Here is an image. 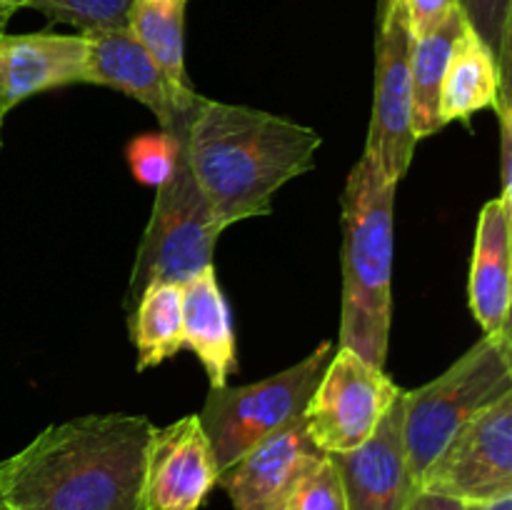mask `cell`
Here are the masks:
<instances>
[{"label": "cell", "instance_id": "6da1fadb", "mask_svg": "<svg viewBox=\"0 0 512 510\" xmlns=\"http://www.w3.org/2000/svg\"><path fill=\"white\" fill-rule=\"evenodd\" d=\"M145 415H80L48 425L0 463L8 510H145Z\"/></svg>", "mask_w": 512, "mask_h": 510}, {"label": "cell", "instance_id": "7a4b0ae2", "mask_svg": "<svg viewBox=\"0 0 512 510\" xmlns=\"http://www.w3.org/2000/svg\"><path fill=\"white\" fill-rule=\"evenodd\" d=\"M318 130L295 120L200 95L185 135L198 188L220 228L273 210V195L315 168Z\"/></svg>", "mask_w": 512, "mask_h": 510}, {"label": "cell", "instance_id": "3957f363", "mask_svg": "<svg viewBox=\"0 0 512 510\" xmlns=\"http://www.w3.org/2000/svg\"><path fill=\"white\" fill-rule=\"evenodd\" d=\"M395 190L368 153L360 155L343 198V308L338 348L385 368L393 325Z\"/></svg>", "mask_w": 512, "mask_h": 510}, {"label": "cell", "instance_id": "277c9868", "mask_svg": "<svg viewBox=\"0 0 512 510\" xmlns=\"http://www.w3.org/2000/svg\"><path fill=\"white\" fill-rule=\"evenodd\" d=\"M508 393L512 335H483L443 375L405 393L403 433L415 483L475 415Z\"/></svg>", "mask_w": 512, "mask_h": 510}, {"label": "cell", "instance_id": "5b68a950", "mask_svg": "<svg viewBox=\"0 0 512 510\" xmlns=\"http://www.w3.org/2000/svg\"><path fill=\"white\" fill-rule=\"evenodd\" d=\"M188 135V130H185ZM185 135L170 175L155 188L148 228L138 245L135 265L130 270L125 308H133L138 295L150 283H180L213 268L215 245L223 228L215 220L213 208L193 178L185 153Z\"/></svg>", "mask_w": 512, "mask_h": 510}, {"label": "cell", "instance_id": "8992f818", "mask_svg": "<svg viewBox=\"0 0 512 510\" xmlns=\"http://www.w3.org/2000/svg\"><path fill=\"white\" fill-rule=\"evenodd\" d=\"M335 353L333 340H323L300 363L238 388L213 390L205 398L203 410L198 413L208 443L213 448L218 470H228L250 448L263 443L298 420L305 413L318 385L320 375L328 368Z\"/></svg>", "mask_w": 512, "mask_h": 510}, {"label": "cell", "instance_id": "52a82bcc", "mask_svg": "<svg viewBox=\"0 0 512 510\" xmlns=\"http://www.w3.org/2000/svg\"><path fill=\"white\" fill-rule=\"evenodd\" d=\"M413 30L403 0H380L375 33V88L365 153L398 185L408 175L418 138L413 133Z\"/></svg>", "mask_w": 512, "mask_h": 510}, {"label": "cell", "instance_id": "ba28073f", "mask_svg": "<svg viewBox=\"0 0 512 510\" xmlns=\"http://www.w3.org/2000/svg\"><path fill=\"white\" fill-rule=\"evenodd\" d=\"M398 395L400 388L383 368L335 345L303 413L305 430L325 455L348 453L375 433Z\"/></svg>", "mask_w": 512, "mask_h": 510}, {"label": "cell", "instance_id": "9c48e42d", "mask_svg": "<svg viewBox=\"0 0 512 510\" xmlns=\"http://www.w3.org/2000/svg\"><path fill=\"white\" fill-rule=\"evenodd\" d=\"M418 490L465 505L512 495V393L475 415L445 445Z\"/></svg>", "mask_w": 512, "mask_h": 510}, {"label": "cell", "instance_id": "30bf717a", "mask_svg": "<svg viewBox=\"0 0 512 510\" xmlns=\"http://www.w3.org/2000/svg\"><path fill=\"white\" fill-rule=\"evenodd\" d=\"M405 390L375 433L348 453L328 455L338 470L345 510H405L418 493L405 448Z\"/></svg>", "mask_w": 512, "mask_h": 510}, {"label": "cell", "instance_id": "8fae6325", "mask_svg": "<svg viewBox=\"0 0 512 510\" xmlns=\"http://www.w3.org/2000/svg\"><path fill=\"white\" fill-rule=\"evenodd\" d=\"M83 35L88 40L85 83L105 85L143 103L153 110L160 130H170L180 118L193 113L200 98L195 88L173 83L128 28L93 30Z\"/></svg>", "mask_w": 512, "mask_h": 510}, {"label": "cell", "instance_id": "7c38bea8", "mask_svg": "<svg viewBox=\"0 0 512 510\" xmlns=\"http://www.w3.org/2000/svg\"><path fill=\"white\" fill-rule=\"evenodd\" d=\"M218 478L198 415L153 430L145 460V510H200Z\"/></svg>", "mask_w": 512, "mask_h": 510}, {"label": "cell", "instance_id": "4fadbf2b", "mask_svg": "<svg viewBox=\"0 0 512 510\" xmlns=\"http://www.w3.org/2000/svg\"><path fill=\"white\" fill-rule=\"evenodd\" d=\"M323 458L300 415L223 470L218 485L228 493L233 510H275L283 495Z\"/></svg>", "mask_w": 512, "mask_h": 510}, {"label": "cell", "instance_id": "5bb4252c", "mask_svg": "<svg viewBox=\"0 0 512 510\" xmlns=\"http://www.w3.org/2000/svg\"><path fill=\"white\" fill-rule=\"evenodd\" d=\"M88 40L83 33H0V125L23 100L60 85L85 83Z\"/></svg>", "mask_w": 512, "mask_h": 510}, {"label": "cell", "instance_id": "9a60e30c", "mask_svg": "<svg viewBox=\"0 0 512 510\" xmlns=\"http://www.w3.org/2000/svg\"><path fill=\"white\" fill-rule=\"evenodd\" d=\"M512 198L483 205L468 275V305L485 335H512L510 328Z\"/></svg>", "mask_w": 512, "mask_h": 510}, {"label": "cell", "instance_id": "2e32d148", "mask_svg": "<svg viewBox=\"0 0 512 510\" xmlns=\"http://www.w3.org/2000/svg\"><path fill=\"white\" fill-rule=\"evenodd\" d=\"M183 348L198 355L213 390L225 388L238 368L233 318L215 265L183 283Z\"/></svg>", "mask_w": 512, "mask_h": 510}, {"label": "cell", "instance_id": "e0dca14e", "mask_svg": "<svg viewBox=\"0 0 512 510\" xmlns=\"http://www.w3.org/2000/svg\"><path fill=\"white\" fill-rule=\"evenodd\" d=\"M503 93L510 95V88L505 85L493 55L473 30L465 28L445 68L443 88H440V118L445 125L453 120L468 123L480 110L495 108Z\"/></svg>", "mask_w": 512, "mask_h": 510}, {"label": "cell", "instance_id": "ac0fdd59", "mask_svg": "<svg viewBox=\"0 0 512 510\" xmlns=\"http://www.w3.org/2000/svg\"><path fill=\"white\" fill-rule=\"evenodd\" d=\"M465 28L468 25L463 13L453 10L438 30L415 38L410 78H413V133L418 140L430 138L445 128L440 118V88H443L450 53Z\"/></svg>", "mask_w": 512, "mask_h": 510}, {"label": "cell", "instance_id": "d6986e66", "mask_svg": "<svg viewBox=\"0 0 512 510\" xmlns=\"http://www.w3.org/2000/svg\"><path fill=\"white\" fill-rule=\"evenodd\" d=\"M130 338L138 370H148L183 350V285L150 283L130 313Z\"/></svg>", "mask_w": 512, "mask_h": 510}, {"label": "cell", "instance_id": "ffe728a7", "mask_svg": "<svg viewBox=\"0 0 512 510\" xmlns=\"http://www.w3.org/2000/svg\"><path fill=\"white\" fill-rule=\"evenodd\" d=\"M190 0H133L128 30L173 83L193 88L185 70V10Z\"/></svg>", "mask_w": 512, "mask_h": 510}, {"label": "cell", "instance_id": "44dd1931", "mask_svg": "<svg viewBox=\"0 0 512 510\" xmlns=\"http://www.w3.org/2000/svg\"><path fill=\"white\" fill-rule=\"evenodd\" d=\"M465 25L490 50L510 88L512 70V0H458Z\"/></svg>", "mask_w": 512, "mask_h": 510}, {"label": "cell", "instance_id": "7402d4cb", "mask_svg": "<svg viewBox=\"0 0 512 510\" xmlns=\"http://www.w3.org/2000/svg\"><path fill=\"white\" fill-rule=\"evenodd\" d=\"M133 0H23V8L43 13L53 23L78 28V33L93 30L128 28V13Z\"/></svg>", "mask_w": 512, "mask_h": 510}, {"label": "cell", "instance_id": "603a6c76", "mask_svg": "<svg viewBox=\"0 0 512 510\" xmlns=\"http://www.w3.org/2000/svg\"><path fill=\"white\" fill-rule=\"evenodd\" d=\"M190 115L180 118L170 130H160L155 135H143V138H135L128 145V165L140 183L150 185V188H160L165 183V178L173 170L180 138L188 130Z\"/></svg>", "mask_w": 512, "mask_h": 510}, {"label": "cell", "instance_id": "cb8c5ba5", "mask_svg": "<svg viewBox=\"0 0 512 510\" xmlns=\"http://www.w3.org/2000/svg\"><path fill=\"white\" fill-rule=\"evenodd\" d=\"M275 510H345L343 488L333 460L325 455L283 495Z\"/></svg>", "mask_w": 512, "mask_h": 510}, {"label": "cell", "instance_id": "d4e9b609", "mask_svg": "<svg viewBox=\"0 0 512 510\" xmlns=\"http://www.w3.org/2000/svg\"><path fill=\"white\" fill-rule=\"evenodd\" d=\"M403 5L413 38H423L438 30L448 20V15L458 10V0H403Z\"/></svg>", "mask_w": 512, "mask_h": 510}, {"label": "cell", "instance_id": "484cf974", "mask_svg": "<svg viewBox=\"0 0 512 510\" xmlns=\"http://www.w3.org/2000/svg\"><path fill=\"white\" fill-rule=\"evenodd\" d=\"M493 110L500 120V195L512 198V95H500Z\"/></svg>", "mask_w": 512, "mask_h": 510}, {"label": "cell", "instance_id": "4316f807", "mask_svg": "<svg viewBox=\"0 0 512 510\" xmlns=\"http://www.w3.org/2000/svg\"><path fill=\"white\" fill-rule=\"evenodd\" d=\"M405 510H468V505L460 503V500L445 498V495L425 493V490H418L415 498L410 500V505Z\"/></svg>", "mask_w": 512, "mask_h": 510}, {"label": "cell", "instance_id": "83f0119b", "mask_svg": "<svg viewBox=\"0 0 512 510\" xmlns=\"http://www.w3.org/2000/svg\"><path fill=\"white\" fill-rule=\"evenodd\" d=\"M468 510H512V495L500 500H490V503H478V505H468Z\"/></svg>", "mask_w": 512, "mask_h": 510}, {"label": "cell", "instance_id": "f1b7e54d", "mask_svg": "<svg viewBox=\"0 0 512 510\" xmlns=\"http://www.w3.org/2000/svg\"><path fill=\"white\" fill-rule=\"evenodd\" d=\"M18 13V8H13V5H3L0 3V33H3V28L8 25V20L13 18V15Z\"/></svg>", "mask_w": 512, "mask_h": 510}, {"label": "cell", "instance_id": "f546056e", "mask_svg": "<svg viewBox=\"0 0 512 510\" xmlns=\"http://www.w3.org/2000/svg\"><path fill=\"white\" fill-rule=\"evenodd\" d=\"M0 510H8V508H5V505H0Z\"/></svg>", "mask_w": 512, "mask_h": 510}, {"label": "cell", "instance_id": "4dcf8cb0", "mask_svg": "<svg viewBox=\"0 0 512 510\" xmlns=\"http://www.w3.org/2000/svg\"><path fill=\"white\" fill-rule=\"evenodd\" d=\"M0 148H3V138H0Z\"/></svg>", "mask_w": 512, "mask_h": 510}]
</instances>
